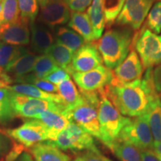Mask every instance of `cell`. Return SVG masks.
Segmentation results:
<instances>
[{"label":"cell","instance_id":"1","mask_svg":"<svg viewBox=\"0 0 161 161\" xmlns=\"http://www.w3.org/2000/svg\"><path fill=\"white\" fill-rule=\"evenodd\" d=\"M107 97L122 115L137 117L148 113L159 94L153 79V69L148 68L140 80L130 84L110 83L104 88Z\"/></svg>","mask_w":161,"mask_h":161},{"label":"cell","instance_id":"2","mask_svg":"<svg viewBox=\"0 0 161 161\" xmlns=\"http://www.w3.org/2000/svg\"><path fill=\"white\" fill-rule=\"evenodd\" d=\"M133 30L127 26L110 29L97 42H93L108 69H115L119 65L131 49L134 37Z\"/></svg>","mask_w":161,"mask_h":161},{"label":"cell","instance_id":"3","mask_svg":"<svg viewBox=\"0 0 161 161\" xmlns=\"http://www.w3.org/2000/svg\"><path fill=\"white\" fill-rule=\"evenodd\" d=\"M100 103L98 107V122L102 143L112 149L120 132L130 122L129 117L120 114L111 101L104 94V89L100 90Z\"/></svg>","mask_w":161,"mask_h":161},{"label":"cell","instance_id":"4","mask_svg":"<svg viewBox=\"0 0 161 161\" xmlns=\"http://www.w3.org/2000/svg\"><path fill=\"white\" fill-rule=\"evenodd\" d=\"M83 103L66 110L64 114L71 122H75L80 128L94 137L100 140L101 134L98 122V107L100 103V91L85 92L80 90Z\"/></svg>","mask_w":161,"mask_h":161},{"label":"cell","instance_id":"5","mask_svg":"<svg viewBox=\"0 0 161 161\" xmlns=\"http://www.w3.org/2000/svg\"><path fill=\"white\" fill-rule=\"evenodd\" d=\"M131 49L137 52L143 69L161 64V36L148 29H142L134 34Z\"/></svg>","mask_w":161,"mask_h":161},{"label":"cell","instance_id":"6","mask_svg":"<svg viewBox=\"0 0 161 161\" xmlns=\"http://www.w3.org/2000/svg\"><path fill=\"white\" fill-rule=\"evenodd\" d=\"M53 142L63 151H99L96 148L93 136L71 121Z\"/></svg>","mask_w":161,"mask_h":161},{"label":"cell","instance_id":"7","mask_svg":"<svg viewBox=\"0 0 161 161\" xmlns=\"http://www.w3.org/2000/svg\"><path fill=\"white\" fill-rule=\"evenodd\" d=\"M117 140L129 142L140 151L152 150L154 140L148 123V113L130 120L120 132Z\"/></svg>","mask_w":161,"mask_h":161},{"label":"cell","instance_id":"8","mask_svg":"<svg viewBox=\"0 0 161 161\" xmlns=\"http://www.w3.org/2000/svg\"><path fill=\"white\" fill-rule=\"evenodd\" d=\"M11 103L16 116L27 119H35L39 114L47 110L64 114L66 108L64 104L49 101L38 99L11 92Z\"/></svg>","mask_w":161,"mask_h":161},{"label":"cell","instance_id":"9","mask_svg":"<svg viewBox=\"0 0 161 161\" xmlns=\"http://www.w3.org/2000/svg\"><path fill=\"white\" fill-rule=\"evenodd\" d=\"M157 0H126L115 23L137 31Z\"/></svg>","mask_w":161,"mask_h":161},{"label":"cell","instance_id":"10","mask_svg":"<svg viewBox=\"0 0 161 161\" xmlns=\"http://www.w3.org/2000/svg\"><path fill=\"white\" fill-rule=\"evenodd\" d=\"M10 137L27 148L49 140L45 126L39 120L31 119L17 128L6 130Z\"/></svg>","mask_w":161,"mask_h":161},{"label":"cell","instance_id":"11","mask_svg":"<svg viewBox=\"0 0 161 161\" xmlns=\"http://www.w3.org/2000/svg\"><path fill=\"white\" fill-rule=\"evenodd\" d=\"M72 78L80 90L95 92L104 89L113 79V71L105 66H98L85 72H74Z\"/></svg>","mask_w":161,"mask_h":161},{"label":"cell","instance_id":"12","mask_svg":"<svg viewBox=\"0 0 161 161\" xmlns=\"http://www.w3.org/2000/svg\"><path fill=\"white\" fill-rule=\"evenodd\" d=\"M40 5L39 21L44 25L54 28L69 21L71 13L65 0H46Z\"/></svg>","mask_w":161,"mask_h":161},{"label":"cell","instance_id":"13","mask_svg":"<svg viewBox=\"0 0 161 161\" xmlns=\"http://www.w3.org/2000/svg\"><path fill=\"white\" fill-rule=\"evenodd\" d=\"M141 60L134 49H131L125 59L113 71L111 81L117 84H130L140 80L142 77Z\"/></svg>","mask_w":161,"mask_h":161},{"label":"cell","instance_id":"14","mask_svg":"<svg viewBox=\"0 0 161 161\" xmlns=\"http://www.w3.org/2000/svg\"><path fill=\"white\" fill-rule=\"evenodd\" d=\"M102 58L95 44L85 43L74 54L72 68L74 72H85L102 65Z\"/></svg>","mask_w":161,"mask_h":161},{"label":"cell","instance_id":"15","mask_svg":"<svg viewBox=\"0 0 161 161\" xmlns=\"http://www.w3.org/2000/svg\"><path fill=\"white\" fill-rule=\"evenodd\" d=\"M29 24L20 19L14 23L0 25V38L3 43L23 46L30 43Z\"/></svg>","mask_w":161,"mask_h":161},{"label":"cell","instance_id":"16","mask_svg":"<svg viewBox=\"0 0 161 161\" xmlns=\"http://www.w3.org/2000/svg\"><path fill=\"white\" fill-rule=\"evenodd\" d=\"M35 119L39 120L45 126L48 139L52 142L57 139L60 133L69 123V120L63 114L53 110L43 112Z\"/></svg>","mask_w":161,"mask_h":161},{"label":"cell","instance_id":"17","mask_svg":"<svg viewBox=\"0 0 161 161\" xmlns=\"http://www.w3.org/2000/svg\"><path fill=\"white\" fill-rule=\"evenodd\" d=\"M35 161H70V158L64 154L52 141L40 142L30 148Z\"/></svg>","mask_w":161,"mask_h":161},{"label":"cell","instance_id":"18","mask_svg":"<svg viewBox=\"0 0 161 161\" xmlns=\"http://www.w3.org/2000/svg\"><path fill=\"white\" fill-rule=\"evenodd\" d=\"M37 58L38 56L35 54L26 52L6 68L5 73L10 76L13 82H16L18 79L32 72Z\"/></svg>","mask_w":161,"mask_h":161},{"label":"cell","instance_id":"19","mask_svg":"<svg viewBox=\"0 0 161 161\" xmlns=\"http://www.w3.org/2000/svg\"><path fill=\"white\" fill-rule=\"evenodd\" d=\"M31 48L35 52L46 55L55 43L53 35L47 29L35 23L31 24Z\"/></svg>","mask_w":161,"mask_h":161},{"label":"cell","instance_id":"20","mask_svg":"<svg viewBox=\"0 0 161 161\" xmlns=\"http://www.w3.org/2000/svg\"><path fill=\"white\" fill-rule=\"evenodd\" d=\"M68 25L84 40L86 43L96 40L93 29L87 13L72 12Z\"/></svg>","mask_w":161,"mask_h":161},{"label":"cell","instance_id":"21","mask_svg":"<svg viewBox=\"0 0 161 161\" xmlns=\"http://www.w3.org/2000/svg\"><path fill=\"white\" fill-rule=\"evenodd\" d=\"M57 87L58 94L63 100L66 110L73 109L83 103L84 99L81 94L78 90L75 83L72 81L71 78L61 82L57 85Z\"/></svg>","mask_w":161,"mask_h":161},{"label":"cell","instance_id":"22","mask_svg":"<svg viewBox=\"0 0 161 161\" xmlns=\"http://www.w3.org/2000/svg\"><path fill=\"white\" fill-rule=\"evenodd\" d=\"M11 92L17 94L27 96L29 97L38 98V99L49 101L58 104H64L63 100L58 94L49 93L39 89L37 86L28 84H19L15 85L7 86Z\"/></svg>","mask_w":161,"mask_h":161},{"label":"cell","instance_id":"23","mask_svg":"<svg viewBox=\"0 0 161 161\" xmlns=\"http://www.w3.org/2000/svg\"><path fill=\"white\" fill-rule=\"evenodd\" d=\"M46 55H49L60 68L67 72L70 75H72L74 71L72 68V61L74 53L72 51L62 44L56 42Z\"/></svg>","mask_w":161,"mask_h":161},{"label":"cell","instance_id":"24","mask_svg":"<svg viewBox=\"0 0 161 161\" xmlns=\"http://www.w3.org/2000/svg\"><path fill=\"white\" fill-rule=\"evenodd\" d=\"M86 13L91 22L96 40H98L102 37L105 27L104 0H92Z\"/></svg>","mask_w":161,"mask_h":161},{"label":"cell","instance_id":"25","mask_svg":"<svg viewBox=\"0 0 161 161\" xmlns=\"http://www.w3.org/2000/svg\"><path fill=\"white\" fill-rule=\"evenodd\" d=\"M56 40V42L66 46L74 54L85 44L84 40L78 33L66 27H60L58 29Z\"/></svg>","mask_w":161,"mask_h":161},{"label":"cell","instance_id":"26","mask_svg":"<svg viewBox=\"0 0 161 161\" xmlns=\"http://www.w3.org/2000/svg\"><path fill=\"white\" fill-rule=\"evenodd\" d=\"M111 151L120 161H142L141 151L125 141L116 140Z\"/></svg>","mask_w":161,"mask_h":161},{"label":"cell","instance_id":"27","mask_svg":"<svg viewBox=\"0 0 161 161\" xmlns=\"http://www.w3.org/2000/svg\"><path fill=\"white\" fill-rule=\"evenodd\" d=\"M148 123L154 142L161 141V98L157 97L148 111Z\"/></svg>","mask_w":161,"mask_h":161},{"label":"cell","instance_id":"28","mask_svg":"<svg viewBox=\"0 0 161 161\" xmlns=\"http://www.w3.org/2000/svg\"><path fill=\"white\" fill-rule=\"evenodd\" d=\"M26 52H28L27 49L23 46L0 43V70L5 71L8 66Z\"/></svg>","mask_w":161,"mask_h":161},{"label":"cell","instance_id":"29","mask_svg":"<svg viewBox=\"0 0 161 161\" xmlns=\"http://www.w3.org/2000/svg\"><path fill=\"white\" fill-rule=\"evenodd\" d=\"M15 116L11 103V91L8 87H0V124L8 123Z\"/></svg>","mask_w":161,"mask_h":161},{"label":"cell","instance_id":"30","mask_svg":"<svg viewBox=\"0 0 161 161\" xmlns=\"http://www.w3.org/2000/svg\"><path fill=\"white\" fill-rule=\"evenodd\" d=\"M21 19L17 0H3V11L0 16V25L14 23Z\"/></svg>","mask_w":161,"mask_h":161},{"label":"cell","instance_id":"31","mask_svg":"<svg viewBox=\"0 0 161 161\" xmlns=\"http://www.w3.org/2000/svg\"><path fill=\"white\" fill-rule=\"evenodd\" d=\"M59 68L60 67L55 63V61L46 54V55L38 56L32 72L36 77L43 79L45 76L48 75Z\"/></svg>","mask_w":161,"mask_h":161},{"label":"cell","instance_id":"32","mask_svg":"<svg viewBox=\"0 0 161 161\" xmlns=\"http://www.w3.org/2000/svg\"><path fill=\"white\" fill-rule=\"evenodd\" d=\"M20 11V17L29 25L35 23L39 12L37 0H17Z\"/></svg>","mask_w":161,"mask_h":161},{"label":"cell","instance_id":"33","mask_svg":"<svg viewBox=\"0 0 161 161\" xmlns=\"http://www.w3.org/2000/svg\"><path fill=\"white\" fill-rule=\"evenodd\" d=\"M126 0H104V14L105 25H112L115 23Z\"/></svg>","mask_w":161,"mask_h":161},{"label":"cell","instance_id":"34","mask_svg":"<svg viewBox=\"0 0 161 161\" xmlns=\"http://www.w3.org/2000/svg\"><path fill=\"white\" fill-rule=\"evenodd\" d=\"M146 25L156 35L161 32V0L154 3L152 7L147 16Z\"/></svg>","mask_w":161,"mask_h":161},{"label":"cell","instance_id":"35","mask_svg":"<svg viewBox=\"0 0 161 161\" xmlns=\"http://www.w3.org/2000/svg\"><path fill=\"white\" fill-rule=\"evenodd\" d=\"M16 82L23 84H31L39 89L43 90V91L49 92V93H56L58 94V87L55 84L50 83L47 80L40 79L36 77V76L32 74V75H27L24 77L18 79Z\"/></svg>","mask_w":161,"mask_h":161},{"label":"cell","instance_id":"36","mask_svg":"<svg viewBox=\"0 0 161 161\" xmlns=\"http://www.w3.org/2000/svg\"><path fill=\"white\" fill-rule=\"evenodd\" d=\"M68 79H70V75L61 68H59L55 71L52 72V73L49 74L43 78V80H47V81L55 84L56 86Z\"/></svg>","mask_w":161,"mask_h":161},{"label":"cell","instance_id":"37","mask_svg":"<svg viewBox=\"0 0 161 161\" xmlns=\"http://www.w3.org/2000/svg\"><path fill=\"white\" fill-rule=\"evenodd\" d=\"M73 161H112L106 158L99 151H86L84 154L78 156Z\"/></svg>","mask_w":161,"mask_h":161},{"label":"cell","instance_id":"38","mask_svg":"<svg viewBox=\"0 0 161 161\" xmlns=\"http://www.w3.org/2000/svg\"><path fill=\"white\" fill-rule=\"evenodd\" d=\"M72 12H84L91 5L92 0H65Z\"/></svg>","mask_w":161,"mask_h":161},{"label":"cell","instance_id":"39","mask_svg":"<svg viewBox=\"0 0 161 161\" xmlns=\"http://www.w3.org/2000/svg\"><path fill=\"white\" fill-rule=\"evenodd\" d=\"M153 79L157 92L161 93V64L153 70Z\"/></svg>","mask_w":161,"mask_h":161},{"label":"cell","instance_id":"40","mask_svg":"<svg viewBox=\"0 0 161 161\" xmlns=\"http://www.w3.org/2000/svg\"><path fill=\"white\" fill-rule=\"evenodd\" d=\"M142 161H160L152 150L141 151Z\"/></svg>","mask_w":161,"mask_h":161},{"label":"cell","instance_id":"41","mask_svg":"<svg viewBox=\"0 0 161 161\" xmlns=\"http://www.w3.org/2000/svg\"><path fill=\"white\" fill-rule=\"evenodd\" d=\"M10 141L7 136L0 133V155L7 152L9 148Z\"/></svg>","mask_w":161,"mask_h":161},{"label":"cell","instance_id":"42","mask_svg":"<svg viewBox=\"0 0 161 161\" xmlns=\"http://www.w3.org/2000/svg\"><path fill=\"white\" fill-rule=\"evenodd\" d=\"M152 151L154 152L158 160L161 161V141L160 142H154Z\"/></svg>","mask_w":161,"mask_h":161},{"label":"cell","instance_id":"43","mask_svg":"<svg viewBox=\"0 0 161 161\" xmlns=\"http://www.w3.org/2000/svg\"><path fill=\"white\" fill-rule=\"evenodd\" d=\"M14 161H34L31 156L27 152H22Z\"/></svg>","mask_w":161,"mask_h":161},{"label":"cell","instance_id":"44","mask_svg":"<svg viewBox=\"0 0 161 161\" xmlns=\"http://www.w3.org/2000/svg\"><path fill=\"white\" fill-rule=\"evenodd\" d=\"M7 84L5 82H3V80L0 79V87H7Z\"/></svg>","mask_w":161,"mask_h":161},{"label":"cell","instance_id":"45","mask_svg":"<svg viewBox=\"0 0 161 161\" xmlns=\"http://www.w3.org/2000/svg\"><path fill=\"white\" fill-rule=\"evenodd\" d=\"M2 11H3V0H0V16H1Z\"/></svg>","mask_w":161,"mask_h":161},{"label":"cell","instance_id":"46","mask_svg":"<svg viewBox=\"0 0 161 161\" xmlns=\"http://www.w3.org/2000/svg\"><path fill=\"white\" fill-rule=\"evenodd\" d=\"M38 3H39V4H41L42 3H43L44 1H46V0H37Z\"/></svg>","mask_w":161,"mask_h":161},{"label":"cell","instance_id":"47","mask_svg":"<svg viewBox=\"0 0 161 161\" xmlns=\"http://www.w3.org/2000/svg\"><path fill=\"white\" fill-rule=\"evenodd\" d=\"M0 40H1V38H0Z\"/></svg>","mask_w":161,"mask_h":161}]
</instances>
